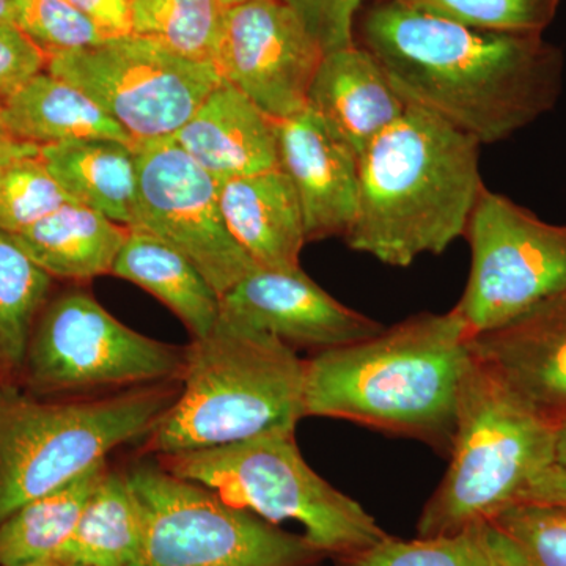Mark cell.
Wrapping results in <instances>:
<instances>
[{"mask_svg": "<svg viewBox=\"0 0 566 566\" xmlns=\"http://www.w3.org/2000/svg\"><path fill=\"white\" fill-rule=\"evenodd\" d=\"M277 132L279 166L300 197L307 241L345 238L359 205V155L308 107L279 120Z\"/></svg>", "mask_w": 566, "mask_h": 566, "instance_id": "9a60e30c", "label": "cell"}, {"mask_svg": "<svg viewBox=\"0 0 566 566\" xmlns=\"http://www.w3.org/2000/svg\"><path fill=\"white\" fill-rule=\"evenodd\" d=\"M340 566H495L485 542L483 523L452 535L400 539L387 535L382 542L337 558Z\"/></svg>", "mask_w": 566, "mask_h": 566, "instance_id": "f1b7e54d", "label": "cell"}, {"mask_svg": "<svg viewBox=\"0 0 566 566\" xmlns=\"http://www.w3.org/2000/svg\"><path fill=\"white\" fill-rule=\"evenodd\" d=\"M434 17L480 31L543 35L556 18L560 0H401Z\"/></svg>", "mask_w": 566, "mask_h": 566, "instance_id": "f546056e", "label": "cell"}, {"mask_svg": "<svg viewBox=\"0 0 566 566\" xmlns=\"http://www.w3.org/2000/svg\"><path fill=\"white\" fill-rule=\"evenodd\" d=\"M109 39L133 35V0H69Z\"/></svg>", "mask_w": 566, "mask_h": 566, "instance_id": "e575fe53", "label": "cell"}, {"mask_svg": "<svg viewBox=\"0 0 566 566\" xmlns=\"http://www.w3.org/2000/svg\"><path fill=\"white\" fill-rule=\"evenodd\" d=\"M186 348L118 322L91 293L70 290L36 319L21 375L40 397H87L180 379Z\"/></svg>", "mask_w": 566, "mask_h": 566, "instance_id": "9c48e42d", "label": "cell"}, {"mask_svg": "<svg viewBox=\"0 0 566 566\" xmlns=\"http://www.w3.org/2000/svg\"><path fill=\"white\" fill-rule=\"evenodd\" d=\"M174 140L221 185L279 166L277 120L222 81Z\"/></svg>", "mask_w": 566, "mask_h": 566, "instance_id": "e0dca14e", "label": "cell"}, {"mask_svg": "<svg viewBox=\"0 0 566 566\" xmlns=\"http://www.w3.org/2000/svg\"><path fill=\"white\" fill-rule=\"evenodd\" d=\"M40 159L74 202L133 227L137 208L136 147L114 139H80L40 147Z\"/></svg>", "mask_w": 566, "mask_h": 566, "instance_id": "7402d4cb", "label": "cell"}, {"mask_svg": "<svg viewBox=\"0 0 566 566\" xmlns=\"http://www.w3.org/2000/svg\"><path fill=\"white\" fill-rule=\"evenodd\" d=\"M406 106L385 69L357 43L323 55L307 98L308 109L359 158Z\"/></svg>", "mask_w": 566, "mask_h": 566, "instance_id": "ac0fdd59", "label": "cell"}, {"mask_svg": "<svg viewBox=\"0 0 566 566\" xmlns=\"http://www.w3.org/2000/svg\"><path fill=\"white\" fill-rule=\"evenodd\" d=\"M52 279L10 234L0 232V382L21 375Z\"/></svg>", "mask_w": 566, "mask_h": 566, "instance_id": "484cf974", "label": "cell"}, {"mask_svg": "<svg viewBox=\"0 0 566 566\" xmlns=\"http://www.w3.org/2000/svg\"><path fill=\"white\" fill-rule=\"evenodd\" d=\"M136 161L133 227L185 253L219 297L260 270L227 229L219 182L174 137L136 145Z\"/></svg>", "mask_w": 566, "mask_h": 566, "instance_id": "7c38bea8", "label": "cell"}, {"mask_svg": "<svg viewBox=\"0 0 566 566\" xmlns=\"http://www.w3.org/2000/svg\"><path fill=\"white\" fill-rule=\"evenodd\" d=\"M39 155V145L14 139V137L7 132L2 120H0V169H3V167L9 166V164L17 161V159Z\"/></svg>", "mask_w": 566, "mask_h": 566, "instance_id": "8d00e7d4", "label": "cell"}, {"mask_svg": "<svg viewBox=\"0 0 566 566\" xmlns=\"http://www.w3.org/2000/svg\"><path fill=\"white\" fill-rule=\"evenodd\" d=\"M0 120L14 139L39 147L80 139H114L134 145L98 104L48 71L0 99Z\"/></svg>", "mask_w": 566, "mask_h": 566, "instance_id": "603a6c76", "label": "cell"}, {"mask_svg": "<svg viewBox=\"0 0 566 566\" xmlns=\"http://www.w3.org/2000/svg\"><path fill=\"white\" fill-rule=\"evenodd\" d=\"M556 464L566 471V420L557 427Z\"/></svg>", "mask_w": 566, "mask_h": 566, "instance_id": "74e56055", "label": "cell"}, {"mask_svg": "<svg viewBox=\"0 0 566 566\" xmlns=\"http://www.w3.org/2000/svg\"><path fill=\"white\" fill-rule=\"evenodd\" d=\"M324 51L285 0L227 7L216 70L275 120L307 107Z\"/></svg>", "mask_w": 566, "mask_h": 566, "instance_id": "4fadbf2b", "label": "cell"}, {"mask_svg": "<svg viewBox=\"0 0 566 566\" xmlns=\"http://www.w3.org/2000/svg\"><path fill=\"white\" fill-rule=\"evenodd\" d=\"M472 356L539 416L566 420V294L469 340Z\"/></svg>", "mask_w": 566, "mask_h": 566, "instance_id": "2e32d148", "label": "cell"}, {"mask_svg": "<svg viewBox=\"0 0 566 566\" xmlns=\"http://www.w3.org/2000/svg\"><path fill=\"white\" fill-rule=\"evenodd\" d=\"M156 460L172 474L208 488L227 504L268 523H300L304 538L335 560L368 549L387 536L359 502L307 464L294 431H271L238 444Z\"/></svg>", "mask_w": 566, "mask_h": 566, "instance_id": "52a82bcc", "label": "cell"}, {"mask_svg": "<svg viewBox=\"0 0 566 566\" xmlns=\"http://www.w3.org/2000/svg\"><path fill=\"white\" fill-rule=\"evenodd\" d=\"M46 71L98 104L134 145L174 137L222 82L216 66L137 35L51 55Z\"/></svg>", "mask_w": 566, "mask_h": 566, "instance_id": "8fae6325", "label": "cell"}, {"mask_svg": "<svg viewBox=\"0 0 566 566\" xmlns=\"http://www.w3.org/2000/svg\"><path fill=\"white\" fill-rule=\"evenodd\" d=\"M28 566H77V565H71L65 564V562H59V560H46V562H40V564H33Z\"/></svg>", "mask_w": 566, "mask_h": 566, "instance_id": "ab89813d", "label": "cell"}, {"mask_svg": "<svg viewBox=\"0 0 566 566\" xmlns=\"http://www.w3.org/2000/svg\"><path fill=\"white\" fill-rule=\"evenodd\" d=\"M0 22H13V0H0Z\"/></svg>", "mask_w": 566, "mask_h": 566, "instance_id": "f35d334b", "label": "cell"}, {"mask_svg": "<svg viewBox=\"0 0 566 566\" xmlns=\"http://www.w3.org/2000/svg\"><path fill=\"white\" fill-rule=\"evenodd\" d=\"M107 461L51 493L32 499L0 523V566L52 560L73 534L88 499L106 474Z\"/></svg>", "mask_w": 566, "mask_h": 566, "instance_id": "d4e9b609", "label": "cell"}, {"mask_svg": "<svg viewBox=\"0 0 566 566\" xmlns=\"http://www.w3.org/2000/svg\"><path fill=\"white\" fill-rule=\"evenodd\" d=\"M326 52L352 46L357 17L368 0H285Z\"/></svg>", "mask_w": 566, "mask_h": 566, "instance_id": "d6a6232c", "label": "cell"}, {"mask_svg": "<svg viewBox=\"0 0 566 566\" xmlns=\"http://www.w3.org/2000/svg\"><path fill=\"white\" fill-rule=\"evenodd\" d=\"M227 229L260 270L300 268L307 243L304 212L281 167L219 185Z\"/></svg>", "mask_w": 566, "mask_h": 566, "instance_id": "d6986e66", "label": "cell"}, {"mask_svg": "<svg viewBox=\"0 0 566 566\" xmlns=\"http://www.w3.org/2000/svg\"><path fill=\"white\" fill-rule=\"evenodd\" d=\"M354 41L408 106L482 145L509 139L553 111L564 85V54L545 36L480 31L401 0L365 3Z\"/></svg>", "mask_w": 566, "mask_h": 566, "instance_id": "6da1fadb", "label": "cell"}, {"mask_svg": "<svg viewBox=\"0 0 566 566\" xmlns=\"http://www.w3.org/2000/svg\"><path fill=\"white\" fill-rule=\"evenodd\" d=\"M123 472L144 516V545L134 566H316L324 557L304 535L227 504L156 458Z\"/></svg>", "mask_w": 566, "mask_h": 566, "instance_id": "ba28073f", "label": "cell"}, {"mask_svg": "<svg viewBox=\"0 0 566 566\" xmlns=\"http://www.w3.org/2000/svg\"><path fill=\"white\" fill-rule=\"evenodd\" d=\"M177 400L145 453L178 455L294 431L305 417V359L273 335L219 318L186 348Z\"/></svg>", "mask_w": 566, "mask_h": 566, "instance_id": "277c9868", "label": "cell"}, {"mask_svg": "<svg viewBox=\"0 0 566 566\" xmlns=\"http://www.w3.org/2000/svg\"><path fill=\"white\" fill-rule=\"evenodd\" d=\"M483 532L495 566H566V505L521 502Z\"/></svg>", "mask_w": 566, "mask_h": 566, "instance_id": "4316f807", "label": "cell"}, {"mask_svg": "<svg viewBox=\"0 0 566 566\" xmlns=\"http://www.w3.org/2000/svg\"><path fill=\"white\" fill-rule=\"evenodd\" d=\"M226 13L222 0H133V35L214 66Z\"/></svg>", "mask_w": 566, "mask_h": 566, "instance_id": "83f0119b", "label": "cell"}, {"mask_svg": "<svg viewBox=\"0 0 566 566\" xmlns=\"http://www.w3.org/2000/svg\"><path fill=\"white\" fill-rule=\"evenodd\" d=\"M557 427L472 356L449 469L420 513L417 536L458 534L523 502L556 464Z\"/></svg>", "mask_w": 566, "mask_h": 566, "instance_id": "8992f818", "label": "cell"}, {"mask_svg": "<svg viewBox=\"0 0 566 566\" xmlns=\"http://www.w3.org/2000/svg\"><path fill=\"white\" fill-rule=\"evenodd\" d=\"M469 340L452 308L409 316L368 340L314 354L305 359V417L415 439L449 458L472 360Z\"/></svg>", "mask_w": 566, "mask_h": 566, "instance_id": "7a4b0ae2", "label": "cell"}, {"mask_svg": "<svg viewBox=\"0 0 566 566\" xmlns=\"http://www.w3.org/2000/svg\"><path fill=\"white\" fill-rule=\"evenodd\" d=\"M112 275L140 286L170 308L193 340L210 334L221 318V297L180 251L161 238L129 227Z\"/></svg>", "mask_w": 566, "mask_h": 566, "instance_id": "ffe728a7", "label": "cell"}, {"mask_svg": "<svg viewBox=\"0 0 566 566\" xmlns=\"http://www.w3.org/2000/svg\"><path fill=\"white\" fill-rule=\"evenodd\" d=\"M180 385L51 401L0 382V523L107 461L112 450L147 439L177 400Z\"/></svg>", "mask_w": 566, "mask_h": 566, "instance_id": "5b68a950", "label": "cell"}, {"mask_svg": "<svg viewBox=\"0 0 566 566\" xmlns=\"http://www.w3.org/2000/svg\"><path fill=\"white\" fill-rule=\"evenodd\" d=\"M221 316L314 354L368 340L385 326L331 296L303 268L256 270L221 297Z\"/></svg>", "mask_w": 566, "mask_h": 566, "instance_id": "5bb4252c", "label": "cell"}, {"mask_svg": "<svg viewBox=\"0 0 566 566\" xmlns=\"http://www.w3.org/2000/svg\"><path fill=\"white\" fill-rule=\"evenodd\" d=\"M128 233L103 212L70 202L10 237L51 277L85 282L112 274Z\"/></svg>", "mask_w": 566, "mask_h": 566, "instance_id": "44dd1931", "label": "cell"}, {"mask_svg": "<svg viewBox=\"0 0 566 566\" xmlns=\"http://www.w3.org/2000/svg\"><path fill=\"white\" fill-rule=\"evenodd\" d=\"M472 262L455 312L471 337L566 294V226L483 189L464 233Z\"/></svg>", "mask_w": 566, "mask_h": 566, "instance_id": "30bf717a", "label": "cell"}, {"mask_svg": "<svg viewBox=\"0 0 566 566\" xmlns=\"http://www.w3.org/2000/svg\"><path fill=\"white\" fill-rule=\"evenodd\" d=\"M223 3H226L227 7L233 6V3L241 2V0H222Z\"/></svg>", "mask_w": 566, "mask_h": 566, "instance_id": "60d3db41", "label": "cell"}, {"mask_svg": "<svg viewBox=\"0 0 566 566\" xmlns=\"http://www.w3.org/2000/svg\"><path fill=\"white\" fill-rule=\"evenodd\" d=\"M144 545V516L125 472L107 469L52 560L77 566H134Z\"/></svg>", "mask_w": 566, "mask_h": 566, "instance_id": "cb8c5ba5", "label": "cell"}, {"mask_svg": "<svg viewBox=\"0 0 566 566\" xmlns=\"http://www.w3.org/2000/svg\"><path fill=\"white\" fill-rule=\"evenodd\" d=\"M523 502H546L566 505V471L560 465H551L536 479ZM521 504V502H520Z\"/></svg>", "mask_w": 566, "mask_h": 566, "instance_id": "d590c367", "label": "cell"}, {"mask_svg": "<svg viewBox=\"0 0 566 566\" xmlns=\"http://www.w3.org/2000/svg\"><path fill=\"white\" fill-rule=\"evenodd\" d=\"M70 202L40 155L0 169V232L20 234Z\"/></svg>", "mask_w": 566, "mask_h": 566, "instance_id": "4dcf8cb0", "label": "cell"}, {"mask_svg": "<svg viewBox=\"0 0 566 566\" xmlns=\"http://www.w3.org/2000/svg\"><path fill=\"white\" fill-rule=\"evenodd\" d=\"M474 137L415 106L360 156L359 205L344 240L389 266L441 255L464 237L480 193Z\"/></svg>", "mask_w": 566, "mask_h": 566, "instance_id": "3957f363", "label": "cell"}, {"mask_svg": "<svg viewBox=\"0 0 566 566\" xmlns=\"http://www.w3.org/2000/svg\"><path fill=\"white\" fill-rule=\"evenodd\" d=\"M46 52L13 22H0V99L46 71Z\"/></svg>", "mask_w": 566, "mask_h": 566, "instance_id": "836d02e7", "label": "cell"}, {"mask_svg": "<svg viewBox=\"0 0 566 566\" xmlns=\"http://www.w3.org/2000/svg\"><path fill=\"white\" fill-rule=\"evenodd\" d=\"M14 24L48 57L85 50L107 40L69 0H13Z\"/></svg>", "mask_w": 566, "mask_h": 566, "instance_id": "1f68e13d", "label": "cell"}]
</instances>
